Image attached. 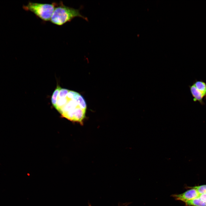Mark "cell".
<instances>
[{
    "instance_id": "cell-1",
    "label": "cell",
    "mask_w": 206,
    "mask_h": 206,
    "mask_svg": "<svg viewBox=\"0 0 206 206\" xmlns=\"http://www.w3.org/2000/svg\"><path fill=\"white\" fill-rule=\"evenodd\" d=\"M51 102L62 117L72 121L82 124L87 105L80 93L58 86L52 96Z\"/></svg>"
},
{
    "instance_id": "cell-2",
    "label": "cell",
    "mask_w": 206,
    "mask_h": 206,
    "mask_svg": "<svg viewBox=\"0 0 206 206\" xmlns=\"http://www.w3.org/2000/svg\"><path fill=\"white\" fill-rule=\"evenodd\" d=\"M76 17L87 20L86 18L80 14L79 9L67 6L62 1H60L57 3L50 21L55 25L61 26L71 21Z\"/></svg>"
},
{
    "instance_id": "cell-3",
    "label": "cell",
    "mask_w": 206,
    "mask_h": 206,
    "mask_svg": "<svg viewBox=\"0 0 206 206\" xmlns=\"http://www.w3.org/2000/svg\"><path fill=\"white\" fill-rule=\"evenodd\" d=\"M57 3H41L29 1L23 9L26 11L33 13L42 21L46 22L50 20Z\"/></svg>"
},
{
    "instance_id": "cell-4",
    "label": "cell",
    "mask_w": 206,
    "mask_h": 206,
    "mask_svg": "<svg viewBox=\"0 0 206 206\" xmlns=\"http://www.w3.org/2000/svg\"><path fill=\"white\" fill-rule=\"evenodd\" d=\"M191 189L180 194H174L172 197L176 200L181 201L184 202L197 197L199 194L195 189L191 187Z\"/></svg>"
},
{
    "instance_id": "cell-5",
    "label": "cell",
    "mask_w": 206,
    "mask_h": 206,
    "mask_svg": "<svg viewBox=\"0 0 206 206\" xmlns=\"http://www.w3.org/2000/svg\"><path fill=\"white\" fill-rule=\"evenodd\" d=\"M191 93L194 102H198L202 105H205L204 101V97L202 93L200 92L192 84L189 86Z\"/></svg>"
},
{
    "instance_id": "cell-6",
    "label": "cell",
    "mask_w": 206,
    "mask_h": 206,
    "mask_svg": "<svg viewBox=\"0 0 206 206\" xmlns=\"http://www.w3.org/2000/svg\"><path fill=\"white\" fill-rule=\"evenodd\" d=\"M193 84L203 94L204 100L206 99V83L202 80H195Z\"/></svg>"
},
{
    "instance_id": "cell-7",
    "label": "cell",
    "mask_w": 206,
    "mask_h": 206,
    "mask_svg": "<svg viewBox=\"0 0 206 206\" xmlns=\"http://www.w3.org/2000/svg\"><path fill=\"white\" fill-rule=\"evenodd\" d=\"M185 203L187 206H206V203L198 197Z\"/></svg>"
},
{
    "instance_id": "cell-8",
    "label": "cell",
    "mask_w": 206,
    "mask_h": 206,
    "mask_svg": "<svg viewBox=\"0 0 206 206\" xmlns=\"http://www.w3.org/2000/svg\"><path fill=\"white\" fill-rule=\"evenodd\" d=\"M191 188L195 189L199 194L206 193V185L194 186Z\"/></svg>"
},
{
    "instance_id": "cell-9",
    "label": "cell",
    "mask_w": 206,
    "mask_h": 206,
    "mask_svg": "<svg viewBox=\"0 0 206 206\" xmlns=\"http://www.w3.org/2000/svg\"><path fill=\"white\" fill-rule=\"evenodd\" d=\"M198 197L203 201L206 203V193L199 194Z\"/></svg>"
}]
</instances>
